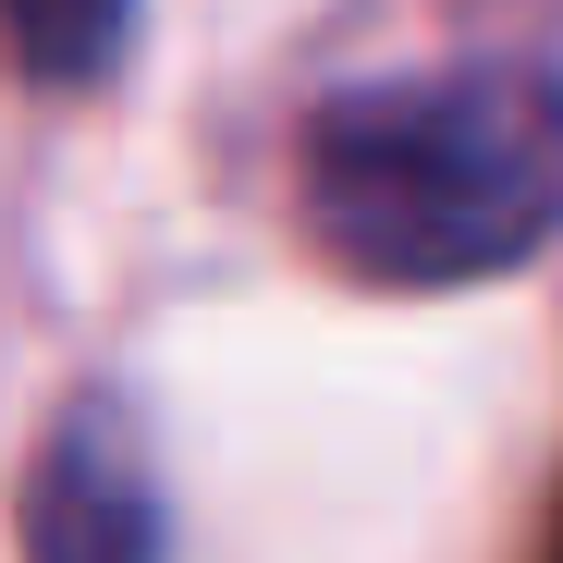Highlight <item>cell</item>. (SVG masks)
I'll return each mask as SVG.
<instances>
[{"label": "cell", "mask_w": 563, "mask_h": 563, "mask_svg": "<svg viewBox=\"0 0 563 563\" xmlns=\"http://www.w3.org/2000/svg\"><path fill=\"white\" fill-rule=\"evenodd\" d=\"M307 245L367 295H465L563 233V62H429L307 111Z\"/></svg>", "instance_id": "cell-1"}, {"label": "cell", "mask_w": 563, "mask_h": 563, "mask_svg": "<svg viewBox=\"0 0 563 563\" xmlns=\"http://www.w3.org/2000/svg\"><path fill=\"white\" fill-rule=\"evenodd\" d=\"M25 563H159V490L111 405H86L25 478Z\"/></svg>", "instance_id": "cell-2"}, {"label": "cell", "mask_w": 563, "mask_h": 563, "mask_svg": "<svg viewBox=\"0 0 563 563\" xmlns=\"http://www.w3.org/2000/svg\"><path fill=\"white\" fill-rule=\"evenodd\" d=\"M135 49V0H0V62L25 86H111Z\"/></svg>", "instance_id": "cell-3"}]
</instances>
